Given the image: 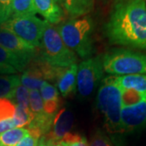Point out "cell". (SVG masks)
Instances as JSON below:
<instances>
[{
  "instance_id": "26",
  "label": "cell",
  "mask_w": 146,
  "mask_h": 146,
  "mask_svg": "<svg viewBox=\"0 0 146 146\" xmlns=\"http://www.w3.org/2000/svg\"><path fill=\"white\" fill-rule=\"evenodd\" d=\"M39 140L40 139L29 134L25 137H24L21 141H19L14 146H37L39 143Z\"/></svg>"
},
{
  "instance_id": "8",
  "label": "cell",
  "mask_w": 146,
  "mask_h": 146,
  "mask_svg": "<svg viewBox=\"0 0 146 146\" xmlns=\"http://www.w3.org/2000/svg\"><path fill=\"white\" fill-rule=\"evenodd\" d=\"M121 122L123 131H134L146 127V99L137 104L123 106Z\"/></svg>"
},
{
  "instance_id": "28",
  "label": "cell",
  "mask_w": 146,
  "mask_h": 146,
  "mask_svg": "<svg viewBox=\"0 0 146 146\" xmlns=\"http://www.w3.org/2000/svg\"><path fill=\"white\" fill-rule=\"evenodd\" d=\"M61 146H89L88 141L85 137H83L80 141H74V142H63V141H59L57 142Z\"/></svg>"
},
{
  "instance_id": "4",
  "label": "cell",
  "mask_w": 146,
  "mask_h": 146,
  "mask_svg": "<svg viewBox=\"0 0 146 146\" xmlns=\"http://www.w3.org/2000/svg\"><path fill=\"white\" fill-rule=\"evenodd\" d=\"M40 58L56 68H68L77 61L76 53L66 46L57 28L46 21L42 37Z\"/></svg>"
},
{
  "instance_id": "1",
  "label": "cell",
  "mask_w": 146,
  "mask_h": 146,
  "mask_svg": "<svg viewBox=\"0 0 146 146\" xmlns=\"http://www.w3.org/2000/svg\"><path fill=\"white\" fill-rule=\"evenodd\" d=\"M110 44L146 50V3L124 0L115 3L104 25Z\"/></svg>"
},
{
  "instance_id": "34",
  "label": "cell",
  "mask_w": 146,
  "mask_h": 146,
  "mask_svg": "<svg viewBox=\"0 0 146 146\" xmlns=\"http://www.w3.org/2000/svg\"><path fill=\"white\" fill-rule=\"evenodd\" d=\"M115 3H118V2H121V1H124V0H115Z\"/></svg>"
},
{
  "instance_id": "9",
  "label": "cell",
  "mask_w": 146,
  "mask_h": 146,
  "mask_svg": "<svg viewBox=\"0 0 146 146\" xmlns=\"http://www.w3.org/2000/svg\"><path fill=\"white\" fill-rule=\"evenodd\" d=\"M0 46L29 61H31L36 55V48L3 29H0Z\"/></svg>"
},
{
  "instance_id": "21",
  "label": "cell",
  "mask_w": 146,
  "mask_h": 146,
  "mask_svg": "<svg viewBox=\"0 0 146 146\" xmlns=\"http://www.w3.org/2000/svg\"><path fill=\"white\" fill-rule=\"evenodd\" d=\"M16 105L8 98H0V122L14 118Z\"/></svg>"
},
{
  "instance_id": "2",
  "label": "cell",
  "mask_w": 146,
  "mask_h": 146,
  "mask_svg": "<svg viewBox=\"0 0 146 146\" xmlns=\"http://www.w3.org/2000/svg\"><path fill=\"white\" fill-rule=\"evenodd\" d=\"M94 21L89 16L62 22L57 30L66 46L80 58L90 57L94 51L92 34Z\"/></svg>"
},
{
  "instance_id": "20",
  "label": "cell",
  "mask_w": 146,
  "mask_h": 146,
  "mask_svg": "<svg viewBox=\"0 0 146 146\" xmlns=\"http://www.w3.org/2000/svg\"><path fill=\"white\" fill-rule=\"evenodd\" d=\"M29 108L34 116L45 113L43 110V100L38 90H29Z\"/></svg>"
},
{
  "instance_id": "30",
  "label": "cell",
  "mask_w": 146,
  "mask_h": 146,
  "mask_svg": "<svg viewBox=\"0 0 146 146\" xmlns=\"http://www.w3.org/2000/svg\"><path fill=\"white\" fill-rule=\"evenodd\" d=\"M11 16V13L7 12V11L0 7V29H1L2 25L10 18Z\"/></svg>"
},
{
  "instance_id": "31",
  "label": "cell",
  "mask_w": 146,
  "mask_h": 146,
  "mask_svg": "<svg viewBox=\"0 0 146 146\" xmlns=\"http://www.w3.org/2000/svg\"><path fill=\"white\" fill-rule=\"evenodd\" d=\"M12 1L13 0H0V7L2 8H3L5 11H7V12L11 14V3H12Z\"/></svg>"
},
{
  "instance_id": "17",
  "label": "cell",
  "mask_w": 146,
  "mask_h": 146,
  "mask_svg": "<svg viewBox=\"0 0 146 146\" xmlns=\"http://www.w3.org/2000/svg\"><path fill=\"white\" fill-rule=\"evenodd\" d=\"M29 135L28 128H13L0 134V146H14L24 137Z\"/></svg>"
},
{
  "instance_id": "5",
  "label": "cell",
  "mask_w": 146,
  "mask_h": 146,
  "mask_svg": "<svg viewBox=\"0 0 146 146\" xmlns=\"http://www.w3.org/2000/svg\"><path fill=\"white\" fill-rule=\"evenodd\" d=\"M105 72L114 76L146 74V54L115 49L102 57Z\"/></svg>"
},
{
  "instance_id": "22",
  "label": "cell",
  "mask_w": 146,
  "mask_h": 146,
  "mask_svg": "<svg viewBox=\"0 0 146 146\" xmlns=\"http://www.w3.org/2000/svg\"><path fill=\"white\" fill-rule=\"evenodd\" d=\"M21 83L29 90H38L42 89V86L46 83V81L30 76L25 72H23V74L21 76Z\"/></svg>"
},
{
  "instance_id": "12",
  "label": "cell",
  "mask_w": 146,
  "mask_h": 146,
  "mask_svg": "<svg viewBox=\"0 0 146 146\" xmlns=\"http://www.w3.org/2000/svg\"><path fill=\"white\" fill-rule=\"evenodd\" d=\"M78 66L76 63L68 68H63L58 77V89L63 98H67L75 93L76 89V75Z\"/></svg>"
},
{
  "instance_id": "10",
  "label": "cell",
  "mask_w": 146,
  "mask_h": 146,
  "mask_svg": "<svg viewBox=\"0 0 146 146\" xmlns=\"http://www.w3.org/2000/svg\"><path fill=\"white\" fill-rule=\"evenodd\" d=\"M72 113L68 108H63L55 114L53 120L51 130L41 138L51 142H59L68 133L71 132L73 125Z\"/></svg>"
},
{
  "instance_id": "13",
  "label": "cell",
  "mask_w": 146,
  "mask_h": 146,
  "mask_svg": "<svg viewBox=\"0 0 146 146\" xmlns=\"http://www.w3.org/2000/svg\"><path fill=\"white\" fill-rule=\"evenodd\" d=\"M115 83L123 89H131L139 93H146V74L113 76Z\"/></svg>"
},
{
  "instance_id": "7",
  "label": "cell",
  "mask_w": 146,
  "mask_h": 146,
  "mask_svg": "<svg viewBox=\"0 0 146 146\" xmlns=\"http://www.w3.org/2000/svg\"><path fill=\"white\" fill-rule=\"evenodd\" d=\"M103 74L102 58L98 56L82 61L76 75V87L80 96L87 98L93 94L101 83Z\"/></svg>"
},
{
  "instance_id": "14",
  "label": "cell",
  "mask_w": 146,
  "mask_h": 146,
  "mask_svg": "<svg viewBox=\"0 0 146 146\" xmlns=\"http://www.w3.org/2000/svg\"><path fill=\"white\" fill-rule=\"evenodd\" d=\"M95 0H62L64 10L72 19L85 16L93 10Z\"/></svg>"
},
{
  "instance_id": "6",
  "label": "cell",
  "mask_w": 146,
  "mask_h": 146,
  "mask_svg": "<svg viewBox=\"0 0 146 146\" xmlns=\"http://www.w3.org/2000/svg\"><path fill=\"white\" fill-rule=\"evenodd\" d=\"M46 21L34 16H11L1 29L11 32L34 48L41 46Z\"/></svg>"
},
{
  "instance_id": "33",
  "label": "cell",
  "mask_w": 146,
  "mask_h": 146,
  "mask_svg": "<svg viewBox=\"0 0 146 146\" xmlns=\"http://www.w3.org/2000/svg\"><path fill=\"white\" fill-rule=\"evenodd\" d=\"M55 2H56V3H61L62 0H55Z\"/></svg>"
},
{
  "instance_id": "32",
  "label": "cell",
  "mask_w": 146,
  "mask_h": 146,
  "mask_svg": "<svg viewBox=\"0 0 146 146\" xmlns=\"http://www.w3.org/2000/svg\"><path fill=\"white\" fill-rule=\"evenodd\" d=\"M37 146H61L59 144L55 143V142H51V141H48L44 140L43 138H41L39 140V143Z\"/></svg>"
},
{
  "instance_id": "35",
  "label": "cell",
  "mask_w": 146,
  "mask_h": 146,
  "mask_svg": "<svg viewBox=\"0 0 146 146\" xmlns=\"http://www.w3.org/2000/svg\"><path fill=\"white\" fill-rule=\"evenodd\" d=\"M145 1H146V0H145Z\"/></svg>"
},
{
  "instance_id": "18",
  "label": "cell",
  "mask_w": 146,
  "mask_h": 146,
  "mask_svg": "<svg viewBox=\"0 0 146 146\" xmlns=\"http://www.w3.org/2000/svg\"><path fill=\"white\" fill-rule=\"evenodd\" d=\"M11 16H34L36 10L33 0H13L11 6Z\"/></svg>"
},
{
  "instance_id": "19",
  "label": "cell",
  "mask_w": 146,
  "mask_h": 146,
  "mask_svg": "<svg viewBox=\"0 0 146 146\" xmlns=\"http://www.w3.org/2000/svg\"><path fill=\"white\" fill-rule=\"evenodd\" d=\"M34 119V115L30 110H26L16 105V113L14 115V122L16 128H21L24 127H29Z\"/></svg>"
},
{
  "instance_id": "23",
  "label": "cell",
  "mask_w": 146,
  "mask_h": 146,
  "mask_svg": "<svg viewBox=\"0 0 146 146\" xmlns=\"http://www.w3.org/2000/svg\"><path fill=\"white\" fill-rule=\"evenodd\" d=\"M14 99L16 100V105L26 110H30L29 108V91L24 85H19L16 88L14 94Z\"/></svg>"
},
{
  "instance_id": "27",
  "label": "cell",
  "mask_w": 146,
  "mask_h": 146,
  "mask_svg": "<svg viewBox=\"0 0 146 146\" xmlns=\"http://www.w3.org/2000/svg\"><path fill=\"white\" fill-rule=\"evenodd\" d=\"M13 128H16L13 118L0 122V134L6 131L11 130V129H13Z\"/></svg>"
},
{
  "instance_id": "15",
  "label": "cell",
  "mask_w": 146,
  "mask_h": 146,
  "mask_svg": "<svg viewBox=\"0 0 146 146\" xmlns=\"http://www.w3.org/2000/svg\"><path fill=\"white\" fill-rule=\"evenodd\" d=\"M30 61L0 46V64L15 68L17 72L25 70Z\"/></svg>"
},
{
  "instance_id": "16",
  "label": "cell",
  "mask_w": 146,
  "mask_h": 146,
  "mask_svg": "<svg viewBox=\"0 0 146 146\" xmlns=\"http://www.w3.org/2000/svg\"><path fill=\"white\" fill-rule=\"evenodd\" d=\"M21 84V76L17 75L0 76V98H13L16 88Z\"/></svg>"
},
{
  "instance_id": "11",
  "label": "cell",
  "mask_w": 146,
  "mask_h": 146,
  "mask_svg": "<svg viewBox=\"0 0 146 146\" xmlns=\"http://www.w3.org/2000/svg\"><path fill=\"white\" fill-rule=\"evenodd\" d=\"M36 12L42 16L50 25L59 24L63 17V11L55 0H33Z\"/></svg>"
},
{
  "instance_id": "29",
  "label": "cell",
  "mask_w": 146,
  "mask_h": 146,
  "mask_svg": "<svg viewBox=\"0 0 146 146\" xmlns=\"http://www.w3.org/2000/svg\"><path fill=\"white\" fill-rule=\"evenodd\" d=\"M17 72L15 68L3 65V64H0V76H3V75H8V74H15Z\"/></svg>"
},
{
  "instance_id": "24",
  "label": "cell",
  "mask_w": 146,
  "mask_h": 146,
  "mask_svg": "<svg viewBox=\"0 0 146 146\" xmlns=\"http://www.w3.org/2000/svg\"><path fill=\"white\" fill-rule=\"evenodd\" d=\"M89 146H115V145L104 131L98 129L91 137Z\"/></svg>"
},
{
  "instance_id": "25",
  "label": "cell",
  "mask_w": 146,
  "mask_h": 146,
  "mask_svg": "<svg viewBox=\"0 0 146 146\" xmlns=\"http://www.w3.org/2000/svg\"><path fill=\"white\" fill-rule=\"evenodd\" d=\"M40 92H41V96H42L43 102L60 98L58 89L54 86H53L52 84L47 82L42 86V89H40Z\"/></svg>"
},
{
  "instance_id": "3",
  "label": "cell",
  "mask_w": 146,
  "mask_h": 146,
  "mask_svg": "<svg viewBox=\"0 0 146 146\" xmlns=\"http://www.w3.org/2000/svg\"><path fill=\"white\" fill-rule=\"evenodd\" d=\"M97 106L104 116L106 129L112 133L123 132L121 122L122 90L115 83L113 76L103 80L97 96Z\"/></svg>"
}]
</instances>
